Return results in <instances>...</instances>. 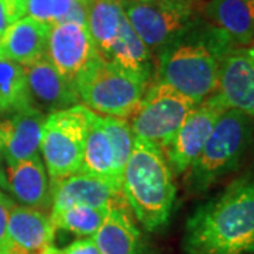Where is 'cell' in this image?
I'll return each mask as SVG.
<instances>
[{
    "instance_id": "cell-29",
    "label": "cell",
    "mask_w": 254,
    "mask_h": 254,
    "mask_svg": "<svg viewBox=\"0 0 254 254\" xmlns=\"http://www.w3.org/2000/svg\"><path fill=\"white\" fill-rule=\"evenodd\" d=\"M10 24L9 17H7V10H6V6H4V1L0 0V37L4 33V30L7 28V26Z\"/></svg>"
},
{
    "instance_id": "cell-23",
    "label": "cell",
    "mask_w": 254,
    "mask_h": 254,
    "mask_svg": "<svg viewBox=\"0 0 254 254\" xmlns=\"http://www.w3.org/2000/svg\"><path fill=\"white\" fill-rule=\"evenodd\" d=\"M91 0H27L26 14L48 26L76 23L88 26Z\"/></svg>"
},
{
    "instance_id": "cell-4",
    "label": "cell",
    "mask_w": 254,
    "mask_h": 254,
    "mask_svg": "<svg viewBox=\"0 0 254 254\" xmlns=\"http://www.w3.org/2000/svg\"><path fill=\"white\" fill-rule=\"evenodd\" d=\"M150 76L95 58L73 82L79 100L95 113L131 119L148 89Z\"/></svg>"
},
{
    "instance_id": "cell-25",
    "label": "cell",
    "mask_w": 254,
    "mask_h": 254,
    "mask_svg": "<svg viewBox=\"0 0 254 254\" xmlns=\"http://www.w3.org/2000/svg\"><path fill=\"white\" fill-rule=\"evenodd\" d=\"M100 122L109 137L119 173L123 177L125 167L133 151L134 138H136L131 125L127 119L112 118V116H100Z\"/></svg>"
},
{
    "instance_id": "cell-32",
    "label": "cell",
    "mask_w": 254,
    "mask_h": 254,
    "mask_svg": "<svg viewBox=\"0 0 254 254\" xmlns=\"http://www.w3.org/2000/svg\"><path fill=\"white\" fill-rule=\"evenodd\" d=\"M140 1H154V0H140Z\"/></svg>"
},
{
    "instance_id": "cell-5",
    "label": "cell",
    "mask_w": 254,
    "mask_h": 254,
    "mask_svg": "<svg viewBox=\"0 0 254 254\" xmlns=\"http://www.w3.org/2000/svg\"><path fill=\"white\" fill-rule=\"evenodd\" d=\"M253 140V119L226 109L213 127L199 157L187 171L190 192L200 193L233 173Z\"/></svg>"
},
{
    "instance_id": "cell-26",
    "label": "cell",
    "mask_w": 254,
    "mask_h": 254,
    "mask_svg": "<svg viewBox=\"0 0 254 254\" xmlns=\"http://www.w3.org/2000/svg\"><path fill=\"white\" fill-rule=\"evenodd\" d=\"M13 206H14V202L0 190V252L6 254H10L11 252L7 225H9L10 210Z\"/></svg>"
},
{
    "instance_id": "cell-3",
    "label": "cell",
    "mask_w": 254,
    "mask_h": 254,
    "mask_svg": "<svg viewBox=\"0 0 254 254\" xmlns=\"http://www.w3.org/2000/svg\"><path fill=\"white\" fill-rule=\"evenodd\" d=\"M122 192L127 205L143 226L155 232L168 223L177 196L173 170L160 148L143 138H134L127 161Z\"/></svg>"
},
{
    "instance_id": "cell-2",
    "label": "cell",
    "mask_w": 254,
    "mask_h": 254,
    "mask_svg": "<svg viewBox=\"0 0 254 254\" xmlns=\"http://www.w3.org/2000/svg\"><path fill=\"white\" fill-rule=\"evenodd\" d=\"M233 47L225 33L199 17L158 51L155 82H163L199 105L218 89L220 63Z\"/></svg>"
},
{
    "instance_id": "cell-12",
    "label": "cell",
    "mask_w": 254,
    "mask_h": 254,
    "mask_svg": "<svg viewBox=\"0 0 254 254\" xmlns=\"http://www.w3.org/2000/svg\"><path fill=\"white\" fill-rule=\"evenodd\" d=\"M51 193L53 205L50 216H55L76 205L110 209L127 206L122 190L85 173H76L60 181L51 182Z\"/></svg>"
},
{
    "instance_id": "cell-27",
    "label": "cell",
    "mask_w": 254,
    "mask_h": 254,
    "mask_svg": "<svg viewBox=\"0 0 254 254\" xmlns=\"http://www.w3.org/2000/svg\"><path fill=\"white\" fill-rule=\"evenodd\" d=\"M46 254H100L93 239H79L64 249L53 247Z\"/></svg>"
},
{
    "instance_id": "cell-33",
    "label": "cell",
    "mask_w": 254,
    "mask_h": 254,
    "mask_svg": "<svg viewBox=\"0 0 254 254\" xmlns=\"http://www.w3.org/2000/svg\"><path fill=\"white\" fill-rule=\"evenodd\" d=\"M0 254H6V253H3V252H0Z\"/></svg>"
},
{
    "instance_id": "cell-30",
    "label": "cell",
    "mask_w": 254,
    "mask_h": 254,
    "mask_svg": "<svg viewBox=\"0 0 254 254\" xmlns=\"http://www.w3.org/2000/svg\"><path fill=\"white\" fill-rule=\"evenodd\" d=\"M158 1H164V3H174V4H184V6H193V7H199L200 6V0H158Z\"/></svg>"
},
{
    "instance_id": "cell-13",
    "label": "cell",
    "mask_w": 254,
    "mask_h": 254,
    "mask_svg": "<svg viewBox=\"0 0 254 254\" xmlns=\"http://www.w3.org/2000/svg\"><path fill=\"white\" fill-rule=\"evenodd\" d=\"M47 116L38 108L0 120V158L7 165L38 155Z\"/></svg>"
},
{
    "instance_id": "cell-20",
    "label": "cell",
    "mask_w": 254,
    "mask_h": 254,
    "mask_svg": "<svg viewBox=\"0 0 254 254\" xmlns=\"http://www.w3.org/2000/svg\"><path fill=\"white\" fill-rule=\"evenodd\" d=\"M92 239L100 254H141V235L126 206L110 209Z\"/></svg>"
},
{
    "instance_id": "cell-10",
    "label": "cell",
    "mask_w": 254,
    "mask_h": 254,
    "mask_svg": "<svg viewBox=\"0 0 254 254\" xmlns=\"http://www.w3.org/2000/svg\"><path fill=\"white\" fill-rule=\"evenodd\" d=\"M46 57L66 81L73 83L99 54L88 26L61 23L50 28Z\"/></svg>"
},
{
    "instance_id": "cell-1",
    "label": "cell",
    "mask_w": 254,
    "mask_h": 254,
    "mask_svg": "<svg viewBox=\"0 0 254 254\" xmlns=\"http://www.w3.org/2000/svg\"><path fill=\"white\" fill-rule=\"evenodd\" d=\"M187 254H254V175L232 182L190 215Z\"/></svg>"
},
{
    "instance_id": "cell-19",
    "label": "cell",
    "mask_w": 254,
    "mask_h": 254,
    "mask_svg": "<svg viewBox=\"0 0 254 254\" xmlns=\"http://www.w3.org/2000/svg\"><path fill=\"white\" fill-rule=\"evenodd\" d=\"M79 173L89 174L122 190V174L119 173L115 153L102 126L100 116L93 112L83 147V158Z\"/></svg>"
},
{
    "instance_id": "cell-22",
    "label": "cell",
    "mask_w": 254,
    "mask_h": 254,
    "mask_svg": "<svg viewBox=\"0 0 254 254\" xmlns=\"http://www.w3.org/2000/svg\"><path fill=\"white\" fill-rule=\"evenodd\" d=\"M37 108L28 89L24 66L0 57V113Z\"/></svg>"
},
{
    "instance_id": "cell-11",
    "label": "cell",
    "mask_w": 254,
    "mask_h": 254,
    "mask_svg": "<svg viewBox=\"0 0 254 254\" xmlns=\"http://www.w3.org/2000/svg\"><path fill=\"white\" fill-rule=\"evenodd\" d=\"M216 93L227 109L254 119V44L227 51L219 68Z\"/></svg>"
},
{
    "instance_id": "cell-31",
    "label": "cell",
    "mask_w": 254,
    "mask_h": 254,
    "mask_svg": "<svg viewBox=\"0 0 254 254\" xmlns=\"http://www.w3.org/2000/svg\"><path fill=\"white\" fill-rule=\"evenodd\" d=\"M0 190H9V182H7V175L3 170V165H1V160H0Z\"/></svg>"
},
{
    "instance_id": "cell-9",
    "label": "cell",
    "mask_w": 254,
    "mask_h": 254,
    "mask_svg": "<svg viewBox=\"0 0 254 254\" xmlns=\"http://www.w3.org/2000/svg\"><path fill=\"white\" fill-rule=\"evenodd\" d=\"M226 109L225 102L215 92L208 99L196 105L187 116L163 153L173 173L182 174L190 170L199 157L216 122Z\"/></svg>"
},
{
    "instance_id": "cell-14",
    "label": "cell",
    "mask_w": 254,
    "mask_h": 254,
    "mask_svg": "<svg viewBox=\"0 0 254 254\" xmlns=\"http://www.w3.org/2000/svg\"><path fill=\"white\" fill-rule=\"evenodd\" d=\"M10 254H46L54 247L55 227L46 212L16 205L11 208L7 225Z\"/></svg>"
},
{
    "instance_id": "cell-28",
    "label": "cell",
    "mask_w": 254,
    "mask_h": 254,
    "mask_svg": "<svg viewBox=\"0 0 254 254\" xmlns=\"http://www.w3.org/2000/svg\"><path fill=\"white\" fill-rule=\"evenodd\" d=\"M3 1L7 10V17L10 23L26 16L27 0H3Z\"/></svg>"
},
{
    "instance_id": "cell-15",
    "label": "cell",
    "mask_w": 254,
    "mask_h": 254,
    "mask_svg": "<svg viewBox=\"0 0 254 254\" xmlns=\"http://www.w3.org/2000/svg\"><path fill=\"white\" fill-rule=\"evenodd\" d=\"M24 71L31 98L44 110L54 113L79 105L75 85L55 69L46 55L26 65Z\"/></svg>"
},
{
    "instance_id": "cell-17",
    "label": "cell",
    "mask_w": 254,
    "mask_h": 254,
    "mask_svg": "<svg viewBox=\"0 0 254 254\" xmlns=\"http://www.w3.org/2000/svg\"><path fill=\"white\" fill-rule=\"evenodd\" d=\"M6 175L9 190L21 205L46 213L51 210V185L48 181L46 165L38 155L7 165Z\"/></svg>"
},
{
    "instance_id": "cell-8",
    "label": "cell",
    "mask_w": 254,
    "mask_h": 254,
    "mask_svg": "<svg viewBox=\"0 0 254 254\" xmlns=\"http://www.w3.org/2000/svg\"><path fill=\"white\" fill-rule=\"evenodd\" d=\"M130 26L150 51H160L170 46L199 18L202 9L193 6L120 0Z\"/></svg>"
},
{
    "instance_id": "cell-21",
    "label": "cell",
    "mask_w": 254,
    "mask_h": 254,
    "mask_svg": "<svg viewBox=\"0 0 254 254\" xmlns=\"http://www.w3.org/2000/svg\"><path fill=\"white\" fill-rule=\"evenodd\" d=\"M130 26L120 0H91L88 30L102 58Z\"/></svg>"
},
{
    "instance_id": "cell-6",
    "label": "cell",
    "mask_w": 254,
    "mask_h": 254,
    "mask_svg": "<svg viewBox=\"0 0 254 254\" xmlns=\"http://www.w3.org/2000/svg\"><path fill=\"white\" fill-rule=\"evenodd\" d=\"M92 115L91 109L79 103L47 116L40 150L51 182L81 171Z\"/></svg>"
},
{
    "instance_id": "cell-24",
    "label": "cell",
    "mask_w": 254,
    "mask_h": 254,
    "mask_svg": "<svg viewBox=\"0 0 254 254\" xmlns=\"http://www.w3.org/2000/svg\"><path fill=\"white\" fill-rule=\"evenodd\" d=\"M110 208H92L76 205L65 209L61 213L50 216L55 230H65L76 236H93L102 226Z\"/></svg>"
},
{
    "instance_id": "cell-18",
    "label": "cell",
    "mask_w": 254,
    "mask_h": 254,
    "mask_svg": "<svg viewBox=\"0 0 254 254\" xmlns=\"http://www.w3.org/2000/svg\"><path fill=\"white\" fill-rule=\"evenodd\" d=\"M202 14L235 47H247L254 41V0H209L202 6Z\"/></svg>"
},
{
    "instance_id": "cell-16",
    "label": "cell",
    "mask_w": 254,
    "mask_h": 254,
    "mask_svg": "<svg viewBox=\"0 0 254 254\" xmlns=\"http://www.w3.org/2000/svg\"><path fill=\"white\" fill-rule=\"evenodd\" d=\"M50 28L30 16L10 23L0 37V57L23 66L40 60L46 55Z\"/></svg>"
},
{
    "instance_id": "cell-7",
    "label": "cell",
    "mask_w": 254,
    "mask_h": 254,
    "mask_svg": "<svg viewBox=\"0 0 254 254\" xmlns=\"http://www.w3.org/2000/svg\"><path fill=\"white\" fill-rule=\"evenodd\" d=\"M196 105L171 86L163 82H154L148 86L140 108L130 119L133 133L164 153Z\"/></svg>"
}]
</instances>
